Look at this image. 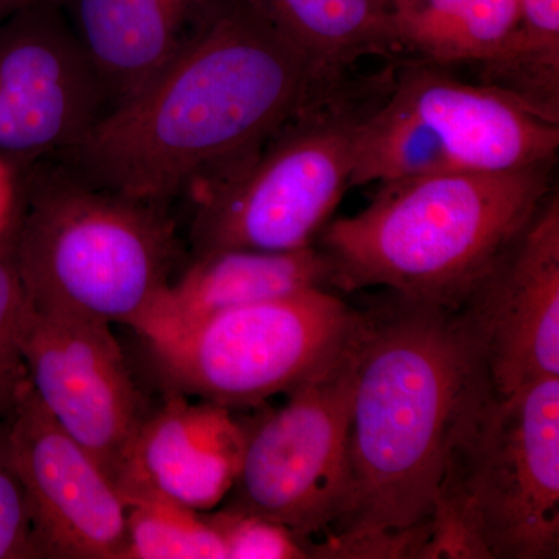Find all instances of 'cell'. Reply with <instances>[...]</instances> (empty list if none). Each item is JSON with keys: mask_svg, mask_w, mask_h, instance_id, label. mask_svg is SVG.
Masks as SVG:
<instances>
[{"mask_svg": "<svg viewBox=\"0 0 559 559\" xmlns=\"http://www.w3.org/2000/svg\"><path fill=\"white\" fill-rule=\"evenodd\" d=\"M344 83L320 76L241 2L58 157L81 179L167 205L223 179Z\"/></svg>", "mask_w": 559, "mask_h": 559, "instance_id": "cell-1", "label": "cell"}, {"mask_svg": "<svg viewBox=\"0 0 559 559\" xmlns=\"http://www.w3.org/2000/svg\"><path fill=\"white\" fill-rule=\"evenodd\" d=\"M481 367L460 310L393 296L360 316L344 488L311 558H423L452 423Z\"/></svg>", "mask_w": 559, "mask_h": 559, "instance_id": "cell-2", "label": "cell"}, {"mask_svg": "<svg viewBox=\"0 0 559 559\" xmlns=\"http://www.w3.org/2000/svg\"><path fill=\"white\" fill-rule=\"evenodd\" d=\"M555 164L390 180L320 234L329 285L459 310L554 193Z\"/></svg>", "mask_w": 559, "mask_h": 559, "instance_id": "cell-3", "label": "cell"}, {"mask_svg": "<svg viewBox=\"0 0 559 559\" xmlns=\"http://www.w3.org/2000/svg\"><path fill=\"white\" fill-rule=\"evenodd\" d=\"M558 554L559 378L502 395L484 366L452 423L423 558Z\"/></svg>", "mask_w": 559, "mask_h": 559, "instance_id": "cell-4", "label": "cell"}, {"mask_svg": "<svg viewBox=\"0 0 559 559\" xmlns=\"http://www.w3.org/2000/svg\"><path fill=\"white\" fill-rule=\"evenodd\" d=\"M182 252L167 205L102 189L64 165L25 170L13 253L36 310L135 331L175 278Z\"/></svg>", "mask_w": 559, "mask_h": 559, "instance_id": "cell-5", "label": "cell"}, {"mask_svg": "<svg viewBox=\"0 0 559 559\" xmlns=\"http://www.w3.org/2000/svg\"><path fill=\"white\" fill-rule=\"evenodd\" d=\"M385 83L360 90L344 81L283 124L237 170L198 191L191 198L193 255L314 246L352 189L356 134Z\"/></svg>", "mask_w": 559, "mask_h": 559, "instance_id": "cell-6", "label": "cell"}, {"mask_svg": "<svg viewBox=\"0 0 559 559\" xmlns=\"http://www.w3.org/2000/svg\"><path fill=\"white\" fill-rule=\"evenodd\" d=\"M443 68L417 60L389 76L360 121L349 187L557 162L559 123Z\"/></svg>", "mask_w": 559, "mask_h": 559, "instance_id": "cell-7", "label": "cell"}, {"mask_svg": "<svg viewBox=\"0 0 559 559\" xmlns=\"http://www.w3.org/2000/svg\"><path fill=\"white\" fill-rule=\"evenodd\" d=\"M359 319L320 286L223 312L146 345L168 393L234 409L297 388L347 344Z\"/></svg>", "mask_w": 559, "mask_h": 559, "instance_id": "cell-8", "label": "cell"}, {"mask_svg": "<svg viewBox=\"0 0 559 559\" xmlns=\"http://www.w3.org/2000/svg\"><path fill=\"white\" fill-rule=\"evenodd\" d=\"M359 325L280 409L249 428L240 473L224 499V507L285 525L308 558L329 533L344 488Z\"/></svg>", "mask_w": 559, "mask_h": 559, "instance_id": "cell-9", "label": "cell"}, {"mask_svg": "<svg viewBox=\"0 0 559 559\" xmlns=\"http://www.w3.org/2000/svg\"><path fill=\"white\" fill-rule=\"evenodd\" d=\"M108 109L97 70L58 3L0 21V156L22 170L60 157Z\"/></svg>", "mask_w": 559, "mask_h": 559, "instance_id": "cell-10", "label": "cell"}, {"mask_svg": "<svg viewBox=\"0 0 559 559\" xmlns=\"http://www.w3.org/2000/svg\"><path fill=\"white\" fill-rule=\"evenodd\" d=\"M21 348L44 409L116 484L150 409L112 325L36 310L28 300Z\"/></svg>", "mask_w": 559, "mask_h": 559, "instance_id": "cell-11", "label": "cell"}, {"mask_svg": "<svg viewBox=\"0 0 559 559\" xmlns=\"http://www.w3.org/2000/svg\"><path fill=\"white\" fill-rule=\"evenodd\" d=\"M36 559H127V507L100 463L31 389L9 423Z\"/></svg>", "mask_w": 559, "mask_h": 559, "instance_id": "cell-12", "label": "cell"}, {"mask_svg": "<svg viewBox=\"0 0 559 559\" xmlns=\"http://www.w3.org/2000/svg\"><path fill=\"white\" fill-rule=\"evenodd\" d=\"M479 342L488 380L507 395L559 378V198L524 230L459 308Z\"/></svg>", "mask_w": 559, "mask_h": 559, "instance_id": "cell-13", "label": "cell"}, {"mask_svg": "<svg viewBox=\"0 0 559 559\" xmlns=\"http://www.w3.org/2000/svg\"><path fill=\"white\" fill-rule=\"evenodd\" d=\"M248 436L249 428L231 409L168 393L159 409L143 419L123 460L116 480L121 499L216 509L237 480Z\"/></svg>", "mask_w": 559, "mask_h": 559, "instance_id": "cell-14", "label": "cell"}, {"mask_svg": "<svg viewBox=\"0 0 559 559\" xmlns=\"http://www.w3.org/2000/svg\"><path fill=\"white\" fill-rule=\"evenodd\" d=\"M230 0H58L109 109L170 68ZM108 109V110H109Z\"/></svg>", "mask_w": 559, "mask_h": 559, "instance_id": "cell-15", "label": "cell"}, {"mask_svg": "<svg viewBox=\"0 0 559 559\" xmlns=\"http://www.w3.org/2000/svg\"><path fill=\"white\" fill-rule=\"evenodd\" d=\"M322 250L216 249L197 253L175 275L135 333L145 342L175 336L223 312L329 285Z\"/></svg>", "mask_w": 559, "mask_h": 559, "instance_id": "cell-16", "label": "cell"}, {"mask_svg": "<svg viewBox=\"0 0 559 559\" xmlns=\"http://www.w3.org/2000/svg\"><path fill=\"white\" fill-rule=\"evenodd\" d=\"M331 83L370 55L399 50L385 0H241Z\"/></svg>", "mask_w": 559, "mask_h": 559, "instance_id": "cell-17", "label": "cell"}, {"mask_svg": "<svg viewBox=\"0 0 559 559\" xmlns=\"http://www.w3.org/2000/svg\"><path fill=\"white\" fill-rule=\"evenodd\" d=\"M399 50L448 66L481 64L498 55L520 0H385Z\"/></svg>", "mask_w": 559, "mask_h": 559, "instance_id": "cell-18", "label": "cell"}, {"mask_svg": "<svg viewBox=\"0 0 559 559\" xmlns=\"http://www.w3.org/2000/svg\"><path fill=\"white\" fill-rule=\"evenodd\" d=\"M479 66L480 83L559 123V0H520L502 49Z\"/></svg>", "mask_w": 559, "mask_h": 559, "instance_id": "cell-19", "label": "cell"}, {"mask_svg": "<svg viewBox=\"0 0 559 559\" xmlns=\"http://www.w3.org/2000/svg\"><path fill=\"white\" fill-rule=\"evenodd\" d=\"M124 507L127 559H226L204 511L157 498L128 499Z\"/></svg>", "mask_w": 559, "mask_h": 559, "instance_id": "cell-20", "label": "cell"}, {"mask_svg": "<svg viewBox=\"0 0 559 559\" xmlns=\"http://www.w3.org/2000/svg\"><path fill=\"white\" fill-rule=\"evenodd\" d=\"M28 307L13 242L0 246V419L10 423L31 389L21 348L22 320Z\"/></svg>", "mask_w": 559, "mask_h": 559, "instance_id": "cell-21", "label": "cell"}, {"mask_svg": "<svg viewBox=\"0 0 559 559\" xmlns=\"http://www.w3.org/2000/svg\"><path fill=\"white\" fill-rule=\"evenodd\" d=\"M204 514L223 539L226 559L308 558L300 539L277 522L224 506Z\"/></svg>", "mask_w": 559, "mask_h": 559, "instance_id": "cell-22", "label": "cell"}, {"mask_svg": "<svg viewBox=\"0 0 559 559\" xmlns=\"http://www.w3.org/2000/svg\"><path fill=\"white\" fill-rule=\"evenodd\" d=\"M0 559H36L31 514L14 466L9 423L0 419Z\"/></svg>", "mask_w": 559, "mask_h": 559, "instance_id": "cell-23", "label": "cell"}, {"mask_svg": "<svg viewBox=\"0 0 559 559\" xmlns=\"http://www.w3.org/2000/svg\"><path fill=\"white\" fill-rule=\"evenodd\" d=\"M25 207V170L0 156V246L13 242Z\"/></svg>", "mask_w": 559, "mask_h": 559, "instance_id": "cell-24", "label": "cell"}, {"mask_svg": "<svg viewBox=\"0 0 559 559\" xmlns=\"http://www.w3.org/2000/svg\"><path fill=\"white\" fill-rule=\"evenodd\" d=\"M44 2L57 3L58 0H0V21H3L5 17L11 16V14L16 13V11Z\"/></svg>", "mask_w": 559, "mask_h": 559, "instance_id": "cell-25", "label": "cell"}]
</instances>
